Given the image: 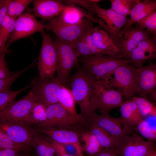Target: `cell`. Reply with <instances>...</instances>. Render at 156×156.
<instances>
[{
    "label": "cell",
    "instance_id": "1",
    "mask_svg": "<svg viewBox=\"0 0 156 156\" xmlns=\"http://www.w3.org/2000/svg\"><path fill=\"white\" fill-rule=\"evenodd\" d=\"M95 77L83 67L78 68L70 81V90L86 120L91 114L90 102L94 92Z\"/></svg>",
    "mask_w": 156,
    "mask_h": 156
},
{
    "label": "cell",
    "instance_id": "2",
    "mask_svg": "<svg viewBox=\"0 0 156 156\" xmlns=\"http://www.w3.org/2000/svg\"><path fill=\"white\" fill-rule=\"evenodd\" d=\"M78 62L83 68L98 81L108 83L115 70L119 66L132 62L125 60L103 55L79 57Z\"/></svg>",
    "mask_w": 156,
    "mask_h": 156
},
{
    "label": "cell",
    "instance_id": "3",
    "mask_svg": "<svg viewBox=\"0 0 156 156\" xmlns=\"http://www.w3.org/2000/svg\"><path fill=\"white\" fill-rule=\"evenodd\" d=\"M122 96L118 90L108 83L96 80L90 102L91 114L97 110L102 114H109L111 110L122 105L123 102Z\"/></svg>",
    "mask_w": 156,
    "mask_h": 156
},
{
    "label": "cell",
    "instance_id": "4",
    "mask_svg": "<svg viewBox=\"0 0 156 156\" xmlns=\"http://www.w3.org/2000/svg\"><path fill=\"white\" fill-rule=\"evenodd\" d=\"M58 57V66L55 79L62 85L68 82L71 72L78 62L73 43L56 37L53 41Z\"/></svg>",
    "mask_w": 156,
    "mask_h": 156
},
{
    "label": "cell",
    "instance_id": "5",
    "mask_svg": "<svg viewBox=\"0 0 156 156\" xmlns=\"http://www.w3.org/2000/svg\"><path fill=\"white\" fill-rule=\"evenodd\" d=\"M46 113V120L42 127L75 130L81 124L87 125L86 120L81 114L75 115L59 103L47 107Z\"/></svg>",
    "mask_w": 156,
    "mask_h": 156
},
{
    "label": "cell",
    "instance_id": "6",
    "mask_svg": "<svg viewBox=\"0 0 156 156\" xmlns=\"http://www.w3.org/2000/svg\"><path fill=\"white\" fill-rule=\"evenodd\" d=\"M42 42L37 68L42 78L54 79L58 66L57 52L53 42L44 30L40 32Z\"/></svg>",
    "mask_w": 156,
    "mask_h": 156
},
{
    "label": "cell",
    "instance_id": "7",
    "mask_svg": "<svg viewBox=\"0 0 156 156\" xmlns=\"http://www.w3.org/2000/svg\"><path fill=\"white\" fill-rule=\"evenodd\" d=\"M92 3L95 13L99 17L97 23L109 34L118 47L121 39V31L129 18L118 14L110 8L104 9Z\"/></svg>",
    "mask_w": 156,
    "mask_h": 156
},
{
    "label": "cell",
    "instance_id": "8",
    "mask_svg": "<svg viewBox=\"0 0 156 156\" xmlns=\"http://www.w3.org/2000/svg\"><path fill=\"white\" fill-rule=\"evenodd\" d=\"M108 84L117 88L123 96L133 98L137 88V68L123 64L118 67L109 80Z\"/></svg>",
    "mask_w": 156,
    "mask_h": 156
},
{
    "label": "cell",
    "instance_id": "9",
    "mask_svg": "<svg viewBox=\"0 0 156 156\" xmlns=\"http://www.w3.org/2000/svg\"><path fill=\"white\" fill-rule=\"evenodd\" d=\"M37 102L31 90L22 98L0 111V122H21L26 124L30 111Z\"/></svg>",
    "mask_w": 156,
    "mask_h": 156
},
{
    "label": "cell",
    "instance_id": "10",
    "mask_svg": "<svg viewBox=\"0 0 156 156\" xmlns=\"http://www.w3.org/2000/svg\"><path fill=\"white\" fill-rule=\"evenodd\" d=\"M88 123L94 124L103 129L112 136L119 140L125 135L132 134L134 128L127 125L120 116L115 118L107 114L92 113L86 120Z\"/></svg>",
    "mask_w": 156,
    "mask_h": 156
},
{
    "label": "cell",
    "instance_id": "11",
    "mask_svg": "<svg viewBox=\"0 0 156 156\" xmlns=\"http://www.w3.org/2000/svg\"><path fill=\"white\" fill-rule=\"evenodd\" d=\"M32 12V9L28 8L16 18L14 29L6 45V50H8L9 46L14 42L44 30V25L36 18Z\"/></svg>",
    "mask_w": 156,
    "mask_h": 156
},
{
    "label": "cell",
    "instance_id": "12",
    "mask_svg": "<svg viewBox=\"0 0 156 156\" xmlns=\"http://www.w3.org/2000/svg\"><path fill=\"white\" fill-rule=\"evenodd\" d=\"M94 21L85 17L79 23L72 25H62L49 22L44 25V30L54 33L57 37L68 42L73 43L82 37L88 31L93 28Z\"/></svg>",
    "mask_w": 156,
    "mask_h": 156
},
{
    "label": "cell",
    "instance_id": "13",
    "mask_svg": "<svg viewBox=\"0 0 156 156\" xmlns=\"http://www.w3.org/2000/svg\"><path fill=\"white\" fill-rule=\"evenodd\" d=\"M31 89L37 101L46 107L58 103L59 96L62 85L54 79L41 77L34 79Z\"/></svg>",
    "mask_w": 156,
    "mask_h": 156
},
{
    "label": "cell",
    "instance_id": "14",
    "mask_svg": "<svg viewBox=\"0 0 156 156\" xmlns=\"http://www.w3.org/2000/svg\"><path fill=\"white\" fill-rule=\"evenodd\" d=\"M155 146L154 142L145 140L141 135L132 133L119 140L117 150L119 156H147Z\"/></svg>",
    "mask_w": 156,
    "mask_h": 156
},
{
    "label": "cell",
    "instance_id": "15",
    "mask_svg": "<svg viewBox=\"0 0 156 156\" xmlns=\"http://www.w3.org/2000/svg\"><path fill=\"white\" fill-rule=\"evenodd\" d=\"M150 33L137 25L121 31V39L118 46L122 59H130L131 54L138 44L150 38Z\"/></svg>",
    "mask_w": 156,
    "mask_h": 156
},
{
    "label": "cell",
    "instance_id": "16",
    "mask_svg": "<svg viewBox=\"0 0 156 156\" xmlns=\"http://www.w3.org/2000/svg\"><path fill=\"white\" fill-rule=\"evenodd\" d=\"M35 130L49 136L62 145L70 144L76 148L78 156H85L79 140V134L76 130L51 127H37Z\"/></svg>",
    "mask_w": 156,
    "mask_h": 156
},
{
    "label": "cell",
    "instance_id": "17",
    "mask_svg": "<svg viewBox=\"0 0 156 156\" xmlns=\"http://www.w3.org/2000/svg\"><path fill=\"white\" fill-rule=\"evenodd\" d=\"M27 125L21 122H0V130L16 142L30 146L36 131Z\"/></svg>",
    "mask_w": 156,
    "mask_h": 156
},
{
    "label": "cell",
    "instance_id": "18",
    "mask_svg": "<svg viewBox=\"0 0 156 156\" xmlns=\"http://www.w3.org/2000/svg\"><path fill=\"white\" fill-rule=\"evenodd\" d=\"M156 89V63L151 62L145 66L137 68L136 93L145 96Z\"/></svg>",
    "mask_w": 156,
    "mask_h": 156
},
{
    "label": "cell",
    "instance_id": "19",
    "mask_svg": "<svg viewBox=\"0 0 156 156\" xmlns=\"http://www.w3.org/2000/svg\"><path fill=\"white\" fill-rule=\"evenodd\" d=\"M91 38L94 44L103 55L122 59L119 49L113 40L100 27H94Z\"/></svg>",
    "mask_w": 156,
    "mask_h": 156
},
{
    "label": "cell",
    "instance_id": "20",
    "mask_svg": "<svg viewBox=\"0 0 156 156\" xmlns=\"http://www.w3.org/2000/svg\"><path fill=\"white\" fill-rule=\"evenodd\" d=\"M33 2L34 15L44 21H50L57 16L65 6L60 0H34Z\"/></svg>",
    "mask_w": 156,
    "mask_h": 156
},
{
    "label": "cell",
    "instance_id": "21",
    "mask_svg": "<svg viewBox=\"0 0 156 156\" xmlns=\"http://www.w3.org/2000/svg\"><path fill=\"white\" fill-rule=\"evenodd\" d=\"M130 59L138 68L149 60H156V45L150 38L140 42L133 51Z\"/></svg>",
    "mask_w": 156,
    "mask_h": 156
},
{
    "label": "cell",
    "instance_id": "22",
    "mask_svg": "<svg viewBox=\"0 0 156 156\" xmlns=\"http://www.w3.org/2000/svg\"><path fill=\"white\" fill-rule=\"evenodd\" d=\"M90 15L73 5H66L60 14L49 22L62 25H72L80 23L85 17L89 18Z\"/></svg>",
    "mask_w": 156,
    "mask_h": 156
},
{
    "label": "cell",
    "instance_id": "23",
    "mask_svg": "<svg viewBox=\"0 0 156 156\" xmlns=\"http://www.w3.org/2000/svg\"><path fill=\"white\" fill-rule=\"evenodd\" d=\"M155 10L156 0H137L132 7L130 18L121 31L129 29L134 24Z\"/></svg>",
    "mask_w": 156,
    "mask_h": 156
},
{
    "label": "cell",
    "instance_id": "24",
    "mask_svg": "<svg viewBox=\"0 0 156 156\" xmlns=\"http://www.w3.org/2000/svg\"><path fill=\"white\" fill-rule=\"evenodd\" d=\"M121 117L129 126L134 128L144 119L137 105L132 99L123 102L120 106Z\"/></svg>",
    "mask_w": 156,
    "mask_h": 156
},
{
    "label": "cell",
    "instance_id": "25",
    "mask_svg": "<svg viewBox=\"0 0 156 156\" xmlns=\"http://www.w3.org/2000/svg\"><path fill=\"white\" fill-rule=\"evenodd\" d=\"M40 134L36 131L31 144L37 156H54L55 154V149L52 139L47 136H43Z\"/></svg>",
    "mask_w": 156,
    "mask_h": 156
},
{
    "label": "cell",
    "instance_id": "26",
    "mask_svg": "<svg viewBox=\"0 0 156 156\" xmlns=\"http://www.w3.org/2000/svg\"><path fill=\"white\" fill-rule=\"evenodd\" d=\"M87 127L88 130L95 135L103 148L117 149L119 140L114 138L105 130L96 125L88 122Z\"/></svg>",
    "mask_w": 156,
    "mask_h": 156
},
{
    "label": "cell",
    "instance_id": "27",
    "mask_svg": "<svg viewBox=\"0 0 156 156\" xmlns=\"http://www.w3.org/2000/svg\"><path fill=\"white\" fill-rule=\"evenodd\" d=\"M79 136L84 143L82 149L88 156L94 155L103 149L95 135L90 131H80Z\"/></svg>",
    "mask_w": 156,
    "mask_h": 156
},
{
    "label": "cell",
    "instance_id": "28",
    "mask_svg": "<svg viewBox=\"0 0 156 156\" xmlns=\"http://www.w3.org/2000/svg\"><path fill=\"white\" fill-rule=\"evenodd\" d=\"M47 107L37 102L31 110L26 124L42 127L47 119Z\"/></svg>",
    "mask_w": 156,
    "mask_h": 156
},
{
    "label": "cell",
    "instance_id": "29",
    "mask_svg": "<svg viewBox=\"0 0 156 156\" xmlns=\"http://www.w3.org/2000/svg\"><path fill=\"white\" fill-rule=\"evenodd\" d=\"M76 101L70 90L65 86H62L58 98V103L64 108L72 114L78 115L76 109Z\"/></svg>",
    "mask_w": 156,
    "mask_h": 156
},
{
    "label": "cell",
    "instance_id": "30",
    "mask_svg": "<svg viewBox=\"0 0 156 156\" xmlns=\"http://www.w3.org/2000/svg\"><path fill=\"white\" fill-rule=\"evenodd\" d=\"M34 81V79L29 84L17 90L12 91L9 90L0 92V111L13 103L16 97L19 94L32 87Z\"/></svg>",
    "mask_w": 156,
    "mask_h": 156
},
{
    "label": "cell",
    "instance_id": "31",
    "mask_svg": "<svg viewBox=\"0 0 156 156\" xmlns=\"http://www.w3.org/2000/svg\"><path fill=\"white\" fill-rule=\"evenodd\" d=\"M132 99L144 118L151 117L156 119V105L145 97L134 96Z\"/></svg>",
    "mask_w": 156,
    "mask_h": 156
},
{
    "label": "cell",
    "instance_id": "32",
    "mask_svg": "<svg viewBox=\"0 0 156 156\" xmlns=\"http://www.w3.org/2000/svg\"><path fill=\"white\" fill-rule=\"evenodd\" d=\"M134 129L135 131L147 140L156 141V125H151L147 120L144 118Z\"/></svg>",
    "mask_w": 156,
    "mask_h": 156
},
{
    "label": "cell",
    "instance_id": "33",
    "mask_svg": "<svg viewBox=\"0 0 156 156\" xmlns=\"http://www.w3.org/2000/svg\"><path fill=\"white\" fill-rule=\"evenodd\" d=\"M137 0H110V8L118 14L125 16L130 15L132 7Z\"/></svg>",
    "mask_w": 156,
    "mask_h": 156
},
{
    "label": "cell",
    "instance_id": "34",
    "mask_svg": "<svg viewBox=\"0 0 156 156\" xmlns=\"http://www.w3.org/2000/svg\"><path fill=\"white\" fill-rule=\"evenodd\" d=\"M32 0H11L8 14L12 18H17L28 8Z\"/></svg>",
    "mask_w": 156,
    "mask_h": 156
},
{
    "label": "cell",
    "instance_id": "35",
    "mask_svg": "<svg viewBox=\"0 0 156 156\" xmlns=\"http://www.w3.org/2000/svg\"><path fill=\"white\" fill-rule=\"evenodd\" d=\"M29 146L16 142L0 130V149H12L27 152L29 150Z\"/></svg>",
    "mask_w": 156,
    "mask_h": 156
},
{
    "label": "cell",
    "instance_id": "36",
    "mask_svg": "<svg viewBox=\"0 0 156 156\" xmlns=\"http://www.w3.org/2000/svg\"><path fill=\"white\" fill-rule=\"evenodd\" d=\"M34 61L23 69L15 72L8 77L0 79V92L10 90L11 86L13 83L22 74L31 68L35 65Z\"/></svg>",
    "mask_w": 156,
    "mask_h": 156
},
{
    "label": "cell",
    "instance_id": "37",
    "mask_svg": "<svg viewBox=\"0 0 156 156\" xmlns=\"http://www.w3.org/2000/svg\"><path fill=\"white\" fill-rule=\"evenodd\" d=\"M138 25L146 29L153 36L156 35V10L149 14L137 23Z\"/></svg>",
    "mask_w": 156,
    "mask_h": 156
},
{
    "label": "cell",
    "instance_id": "38",
    "mask_svg": "<svg viewBox=\"0 0 156 156\" xmlns=\"http://www.w3.org/2000/svg\"><path fill=\"white\" fill-rule=\"evenodd\" d=\"M61 1L63 4L66 5H72L82 7L86 9L88 14L91 16L92 14H95L93 3L89 0H67Z\"/></svg>",
    "mask_w": 156,
    "mask_h": 156
},
{
    "label": "cell",
    "instance_id": "39",
    "mask_svg": "<svg viewBox=\"0 0 156 156\" xmlns=\"http://www.w3.org/2000/svg\"><path fill=\"white\" fill-rule=\"evenodd\" d=\"M73 44L75 50L76 55L78 58L93 55L82 37Z\"/></svg>",
    "mask_w": 156,
    "mask_h": 156
},
{
    "label": "cell",
    "instance_id": "40",
    "mask_svg": "<svg viewBox=\"0 0 156 156\" xmlns=\"http://www.w3.org/2000/svg\"><path fill=\"white\" fill-rule=\"evenodd\" d=\"M5 52L0 53V79L6 78L14 73L9 69L5 60Z\"/></svg>",
    "mask_w": 156,
    "mask_h": 156
},
{
    "label": "cell",
    "instance_id": "41",
    "mask_svg": "<svg viewBox=\"0 0 156 156\" xmlns=\"http://www.w3.org/2000/svg\"><path fill=\"white\" fill-rule=\"evenodd\" d=\"M93 28L86 32L82 37L93 55H103L101 51L95 46L92 40L91 33Z\"/></svg>",
    "mask_w": 156,
    "mask_h": 156
},
{
    "label": "cell",
    "instance_id": "42",
    "mask_svg": "<svg viewBox=\"0 0 156 156\" xmlns=\"http://www.w3.org/2000/svg\"><path fill=\"white\" fill-rule=\"evenodd\" d=\"M11 0H0V22L7 14Z\"/></svg>",
    "mask_w": 156,
    "mask_h": 156
},
{
    "label": "cell",
    "instance_id": "43",
    "mask_svg": "<svg viewBox=\"0 0 156 156\" xmlns=\"http://www.w3.org/2000/svg\"><path fill=\"white\" fill-rule=\"evenodd\" d=\"M88 156H119L117 149L104 148L96 154Z\"/></svg>",
    "mask_w": 156,
    "mask_h": 156
},
{
    "label": "cell",
    "instance_id": "44",
    "mask_svg": "<svg viewBox=\"0 0 156 156\" xmlns=\"http://www.w3.org/2000/svg\"><path fill=\"white\" fill-rule=\"evenodd\" d=\"M52 140L55 148V154L56 156H77L68 154L66 152L64 148L62 145L56 142L52 139Z\"/></svg>",
    "mask_w": 156,
    "mask_h": 156
},
{
    "label": "cell",
    "instance_id": "45",
    "mask_svg": "<svg viewBox=\"0 0 156 156\" xmlns=\"http://www.w3.org/2000/svg\"><path fill=\"white\" fill-rule=\"evenodd\" d=\"M19 152L18 150L12 149H0V156H18Z\"/></svg>",
    "mask_w": 156,
    "mask_h": 156
},
{
    "label": "cell",
    "instance_id": "46",
    "mask_svg": "<svg viewBox=\"0 0 156 156\" xmlns=\"http://www.w3.org/2000/svg\"><path fill=\"white\" fill-rule=\"evenodd\" d=\"M66 152L68 154L75 156H78L77 151L75 147L70 144L62 145Z\"/></svg>",
    "mask_w": 156,
    "mask_h": 156
},
{
    "label": "cell",
    "instance_id": "47",
    "mask_svg": "<svg viewBox=\"0 0 156 156\" xmlns=\"http://www.w3.org/2000/svg\"><path fill=\"white\" fill-rule=\"evenodd\" d=\"M147 156H156V146H153Z\"/></svg>",
    "mask_w": 156,
    "mask_h": 156
},
{
    "label": "cell",
    "instance_id": "48",
    "mask_svg": "<svg viewBox=\"0 0 156 156\" xmlns=\"http://www.w3.org/2000/svg\"><path fill=\"white\" fill-rule=\"evenodd\" d=\"M152 99L156 103V89L153 90L150 94Z\"/></svg>",
    "mask_w": 156,
    "mask_h": 156
},
{
    "label": "cell",
    "instance_id": "49",
    "mask_svg": "<svg viewBox=\"0 0 156 156\" xmlns=\"http://www.w3.org/2000/svg\"><path fill=\"white\" fill-rule=\"evenodd\" d=\"M89 1L92 3H96L102 1L101 0H89Z\"/></svg>",
    "mask_w": 156,
    "mask_h": 156
},
{
    "label": "cell",
    "instance_id": "50",
    "mask_svg": "<svg viewBox=\"0 0 156 156\" xmlns=\"http://www.w3.org/2000/svg\"><path fill=\"white\" fill-rule=\"evenodd\" d=\"M152 39L153 42H154V43L156 45V35L155 36H153L152 38Z\"/></svg>",
    "mask_w": 156,
    "mask_h": 156
},
{
    "label": "cell",
    "instance_id": "51",
    "mask_svg": "<svg viewBox=\"0 0 156 156\" xmlns=\"http://www.w3.org/2000/svg\"><path fill=\"white\" fill-rule=\"evenodd\" d=\"M18 156H30L29 155L26 153L19 154Z\"/></svg>",
    "mask_w": 156,
    "mask_h": 156
},
{
    "label": "cell",
    "instance_id": "52",
    "mask_svg": "<svg viewBox=\"0 0 156 156\" xmlns=\"http://www.w3.org/2000/svg\"><path fill=\"white\" fill-rule=\"evenodd\" d=\"M56 156L55 155H54V156Z\"/></svg>",
    "mask_w": 156,
    "mask_h": 156
},
{
    "label": "cell",
    "instance_id": "53",
    "mask_svg": "<svg viewBox=\"0 0 156 156\" xmlns=\"http://www.w3.org/2000/svg\"><path fill=\"white\" fill-rule=\"evenodd\" d=\"M155 142H156V141Z\"/></svg>",
    "mask_w": 156,
    "mask_h": 156
}]
</instances>
